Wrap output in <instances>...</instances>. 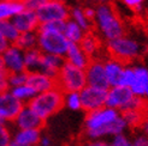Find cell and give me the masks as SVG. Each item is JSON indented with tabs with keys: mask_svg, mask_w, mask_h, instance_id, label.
<instances>
[{
	"mask_svg": "<svg viewBox=\"0 0 148 146\" xmlns=\"http://www.w3.org/2000/svg\"><path fill=\"white\" fill-rule=\"evenodd\" d=\"M127 125L119 112L112 108L102 107L87 113L84 119V133L87 139H105L113 138L127 132Z\"/></svg>",
	"mask_w": 148,
	"mask_h": 146,
	"instance_id": "1",
	"label": "cell"
},
{
	"mask_svg": "<svg viewBox=\"0 0 148 146\" xmlns=\"http://www.w3.org/2000/svg\"><path fill=\"white\" fill-rule=\"evenodd\" d=\"M107 43V53L124 64H130L141 57L147 50V43L143 37L125 31L122 36Z\"/></svg>",
	"mask_w": 148,
	"mask_h": 146,
	"instance_id": "2",
	"label": "cell"
},
{
	"mask_svg": "<svg viewBox=\"0 0 148 146\" xmlns=\"http://www.w3.org/2000/svg\"><path fill=\"white\" fill-rule=\"evenodd\" d=\"M64 22L40 24L38 31V48L42 54L57 55L64 57L70 42L63 35Z\"/></svg>",
	"mask_w": 148,
	"mask_h": 146,
	"instance_id": "3",
	"label": "cell"
},
{
	"mask_svg": "<svg viewBox=\"0 0 148 146\" xmlns=\"http://www.w3.org/2000/svg\"><path fill=\"white\" fill-rule=\"evenodd\" d=\"M93 26L98 36L106 42H110L125 32V25L122 18L110 4H101L95 7Z\"/></svg>",
	"mask_w": 148,
	"mask_h": 146,
	"instance_id": "4",
	"label": "cell"
},
{
	"mask_svg": "<svg viewBox=\"0 0 148 146\" xmlns=\"http://www.w3.org/2000/svg\"><path fill=\"white\" fill-rule=\"evenodd\" d=\"M28 105L40 119L47 121L64 107V92L58 87H54L52 90L36 93Z\"/></svg>",
	"mask_w": 148,
	"mask_h": 146,
	"instance_id": "5",
	"label": "cell"
},
{
	"mask_svg": "<svg viewBox=\"0 0 148 146\" xmlns=\"http://www.w3.org/2000/svg\"><path fill=\"white\" fill-rule=\"evenodd\" d=\"M106 107L122 114L135 109H147V101L135 96L129 87L117 85L108 87L106 93Z\"/></svg>",
	"mask_w": 148,
	"mask_h": 146,
	"instance_id": "6",
	"label": "cell"
},
{
	"mask_svg": "<svg viewBox=\"0 0 148 146\" xmlns=\"http://www.w3.org/2000/svg\"><path fill=\"white\" fill-rule=\"evenodd\" d=\"M56 83L57 87L63 92H79L84 86H87L86 72L83 68H78L73 65L64 62L63 67L56 77Z\"/></svg>",
	"mask_w": 148,
	"mask_h": 146,
	"instance_id": "7",
	"label": "cell"
},
{
	"mask_svg": "<svg viewBox=\"0 0 148 146\" xmlns=\"http://www.w3.org/2000/svg\"><path fill=\"white\" fill-rule=\"evenodd\" d=\"M36 16L39 18L40 24L56 23V22H65L69 19L70 7L65 1L57 0H47L40 9L36 11Z\"/></svg>",
	"mask_w": 148,
	"mask_h": 146,
	"instance_id": "8",
	"label": "cell"
},
{
	"mask_svg": "<svg viewBox=\"0 0 148 146\" xmlns=\"http://www.w3.org/2000/svg\"><path fill=\"white\" fill-rule=\"evenodd\" d=\"M106 93L107 90L98 89L93 86H84L79 91L81 103H82V110L89 113L97 110L106 105Z\"/></svg>",
	"mask_w": 148,
	"mask_h": 146,
	"instance_id": "9",
	"label": "cell"
},
{
	"mask_svg": "<svg viewBox=\"0 0 148 146\" xmlns=\"http://www.w3.org/2000/svg\"><path fill=\"white\" fill-rule=\"evenodd\" d=\"M87 85L98 87V89L108 90V82L106 78L105 68H103V57H97L92 59L88 66L84 68Z\"/></svg>",
	"mask_w": 148,
	"mask_h": 146,
	"instance_id": "10",
	"label": "cell"
},
{
	"mask_svg": "<svg viewBox=\"0 0 148 146\" xmlns=\"http://www.w3.org/2000/svg\"><path fill=\"white\" fill-rule=\"evenodd\" d=\"M0 61L7 73L25 71L24 50L18 48L16 45H9V47L0 54Z\"/></svg>",
	"mask_w": 148,
	"mask_h": 146,
	"instance_id": "11",
	"label": "cell"
},
{
	"mask_svg": "<svg viewBox=\"0 0 148 146\" xmlns=\"http://www.w3.org/2000/svg\"><path fill=\"white\" fill-rule=\"evenodd\" d=\"M128 87L135 96L148 98V66L143 64L132 65V77Z\"/></svg>",
	"mask_w": 148,
	"mask_h": 146,
	"instance_id": "12",
	"label": "cell"
},
{
	"mask_svg": "<svg viewBox=\"0 0 148 146\" xmlns=\"http://www.w3.org/2000/svg\"><path fill=\"white\" fill-rule=\"evenodd\" d=\"M23 105L24 104L14 98L9 90L0 92V121L9 125L12 123Z\"/></svg>",
	"mask_w": 148,
	"mask_h": 146,
	"instance_id": "13",
	"label": "cell"
},
{
	"mask_svg": "<svg viewBox=\"0 0 148 146\" xmlns=\"http://www.w3.org/2000/svg\"><path fill=\"white\" fill-rule=\"evenodd\" d=\"M43 123L45 121L40 119L28 104H25L14 118L12 125L14 129H41Z\"/></svg>",
	"mask_w": 148,
	"mask_h": 146,
	"instance_id": "14",
	"label": "cell"
},
{
	"mask_svg": "<svg viewBox=\"0 0 148 146\" xmlns=\"http://www.w3.org/2000/svg\"><path fill=\"white\" fill-rule=\"evenodd\" d=\"M12 23L17 28V30L21 32H32V31H38L40 26L39 18L36 16V12L30 10H23L18 14H16L12 19Z\"/></svg>",
	"mask_w": 148,
	"mask_h": 146,
	"instance_id": "15",
	"label": "cell"
},
{
	"mask_svg": "<svg viewBox=\"0 0 148 146\" xmlns=\"http://www.w3.org/2000/svg\"><path fill=\"white\" fill-rule=\"evenodd\" d=\"M27 84L30 85L35 90L36 93L45 92V91H48V90H52V89H54V87H57L56 78L49 77L40 71L28 72Z\"/></svg>",
	"mask_w": 148,
	"mask_h": 146,
	"instance_id": "16",
	"label": "cell"
},
{
	"mask_svg": "<svg viewBox=\"0 0 148 146\" xmlns=\"http://www.w3.org/2000/svg\"><path fill=\"white\" fill-rule=\"evenodd\" d=\"M125 65L127 64H124L118 59H116V57H112L110 55L103 57V68H105L106 78H107L110 87L119 85L121 77H122V73H123Z\"/></svg>",
	"mask_w": 148,
	"mask_h": 146,
	"instance_id": "17",
	"label": "cell"
},
{
	"mask_svg": "<svg viewBox=\"0 0 148 146\" xmlns=\"http://www.w3.org/2000/svg\"><path fill=\"white\" fill-rule=\"evenodd\" d=\"M64 60L70 65L84 70L88 66V64L90 62V57L83 52L78 43H70V46L64 55Z\"/></svg>",
	"mask_w": 148,
	"mask_h": 146,
	"instance_id": "18",
	"label": "cell"
},
{
	"mask_svg": "<svg viewBox=\"0 0 148 146\" xmlns=\"http://www.w3.org/2000/svg\"><path fill=\"white\" fill-rule=\"evenodd\" d=\"M79 47L82 48L83 52L92 59H97L100 57L101 54V39L97 34H94L92 31L86 32L83 39L81 40L78 43Z\"/></svg>",
	"mask_w": 148,
	"mask_h": 146,
	"instance_id": "19",
	"label": "cell"
},
{
	"mask_svg": "<svg viewBox=\"0 0 148 146\" xmlns=\"http://www.w3.org/2000/svg\"><path fill=\"white\" fill-rule=\"evenodd\" d=\"M41 134V129H14L12 141L21 146H38Z\"/></svg>",
	"mask_w": 148,
	"mask_h": 146,
	"instance_id": "20",
	"label": "cell"
},
{
	"mask_svg": "<svg viewBox=\"0 0 148 146\" xmlns=\"http://www.w3.org/2000/svg\"><path fill=\"white\" fill-rule=\"evenodd\" d=\"M65 60L62 56H57V55H49V54H43L41 64H40V68L39 71L45 73V74L56 78L58 76L59 71L63 67Z\"/></svg>",
	"mask_w": 148,
	"mask_h": 146,
	"instance_id": "21",
	"label": "cell"
},
{
	"mask_svg": "<svg viewBox=\"0 0 148 146\" xmlns=\"http://www.w3.org/2000/svg\"><path fill=\"white\" fill-rule=\"evenodd\" d=\"M122 118L128 128L130 129H140L142 123L146 121L147 109H135V110H128L122 113Z\"/></svg>",
	"mask_w": 148,
	"mask_h": 146,
	"instance_id": "22",
	"label": "cell"
},
{
	"mask_svg": "<svg viewBox=\"0 0 148 146\" xmlns=\"http://www.w3.org/2000/svg\"><path fill=\"white\" fill-rule=\"evenodd\" d=\"M23 10L24 7L21 0H16V1L0 0V22L11 20L16 14H18Z\"/></svg>",
	"mask_w": 148,
	"mask_h": 146,
	"instance_id": "23",
	"label": "cell"
},
{
	"mask_svg": "<svg viewBox=\"0 0 148 146\" xmlns=\"http://www.w3.org/2000/svg\"><path fill=\"white\" fill-rule=\"evenodd\" d=\"M86 31L83 30L79 25H77L75 22L71 20L70 18L64 22L63 25V35L65 39L68 40L70 43H79L81 40L83 39Z\"/></svg>",
	"mask_w": 148,
	"mask_h": 146,
	"instance_id": "24",
	"label": "cell"
},
{
	"mask_svg": "<svg viewBox=\"0 0 148 146\" xmlns=\"http://www.w3.org/2000/svg\"><path fill=\"white\" fill-rule=\"evenodd\" d=\"M69 18L75 22L77 25H79L86 32L92 31L93 22L86 16V13L83 11V7H81V6H73V7H71Z\"/></svg>",
	"mask_w": 148,
	"mask_h": 146,
	"instance_id": "25",
	"label": "cell"
},
{
	"mask_svg": "<svg viewBox=\"0 0 148 146\" xmlns=\"http://www.w3.org/2000/svg\"><path fill=\"white\" fill-rule=\"evenodd\" d=\"M9 91L12 93V96L18 99L21 103H23L24 105L28 104L34 97H35V90L33 87L29 85V84H23V85H19V86H16V87H11L9 89Z\"/></svg>",
	"mask_w": 148,
	"mask_h": 146,
	"instance_id": "26",
	"label": "cell"
},
{
	"mask_svg": "<svg viewBox=\"0 0 148 146\" xmlns=\"http://www.w3.org/2000/svg\"><path fill=\"white\" fill-rule=\"evenodd\" d=\"M42 53L39 48H33L24 52V65L27 72H34L39 71L40 64L42 59Z\"/></svg>",
	"mask_w": 148,
	"mask_h": 146,
	"instance_id": "27",
	"label": "cell"
},
{
	"mask_svg": "<svg viewBox=\"0 0 148 146\" xmlns=\"http://www.w3.org/2000/svg\"><path fill=\"white\" fill-rule=\"evenodd\" d=\"M22 50H29L33 48H38V34L36 31L32 32H21L17 41L13 43Z\"/></svg>",
	"mask_w": 148,
	"mask_h": 146,
	"instance_id": "28",
	"label": "cell"
},
{
	"mask_svg": "<svg viewBox=\"0 0 148 146\" xmlns=\"http://www.w3.org/2000/svg\"><path fill=\"white\" fill-rule=\"evenodd\" d=\"M0 35L5 39V41L9 45H13L18 39L19 31L12 23V20H3L0 22Z\"/></svg>",
	"mask_w": 148,
	"mask_h": 146,
	"instance_id": "29",
	"label": "cell"
},
{
	"mask_svg": "<svg viewBox=\"0 0 148 146\" xmlns=\"http://www.w3.org/2000/svg\"><path fill=\"white\" fill-rule=\"evenodd\" d=\"M64 107H66L71 112L82 110V103H81L79 92H77V91L64 92Z\"/></svg>",
	"mask_w": 148,
	"mask_h": 146,
	"instance_id": "30",
	"label": "cell"
},
{
	"mask_svg": "<svg viewBox=\"0 0 148 146\" xmlns=\"http://www.w3.org/2000/svg\"><path fill=\"white\" fill-rule=\"evenodd\" d=\"M28 79V72L23 71V72H14V73H9V77H7V83H9V89L11 87H16L19 85H23L27 83Z\"/></svg>",
	"mask_w": 148,
	"mask_h": 146,
	"instance_id": "31",
	"label": "cell"
},
{
	"mask_svg": "<svg viewBox=\"0 0 148 146\" xmlns=\"http://www.w3.org/2000/svg\"><path fill=\"white\" fill-rule=\"evenodd\" d=\"M12 143V130L9 123L0 121V146H10Z\"/></svg>",
	"mask_w": 148,
	"mask_h": 146,
	"instance_id": "32",
	"label": "cell"
},
{
	"mask_svg": "<svg viewBox=\"0 0 148 146\" xmlns=\"http://www.w3.org/2000/svg\"><path fill=\"white\" fill-rule=\"evenodd\" d=\"M111 146H131V137L127 134V132L114 135L110 139Z\"/></svg>",
	"mask_w": 148,
	"mask_h": 146,
	"instance_id": "33",
	"label": "cell"
},
{
	"mask_svg": "<svg viewBox=\"0 0 148 146\" xmlns=\"http://www.w3.org/2000/svg\"><path fill=\"white\" fill-rule=\"evenodd\" d=\"M21 1L23 4V7L25 10L36 12L43 4L47 3V0H21Z\"/></svg>",
	"mask_w": 148,
	"mask_h": 146,
	"instance_id": "34",
	"label": "cell"
},
{
	"mask_svg": "<svg viewBox=\"0 0 148 146\" xmlns=\"http://www.w3.org/2000/svg\"><path fill=\"white\" fill-rule=\"evenodd\" d=\"M131 146H148V135L137 132L131 137Z\"/></svg>",
	"mask_w": 148,
	"mask_h": 146,
	"instance_id": "35",
	"label": "cell"
},
{
	"mask_svg": "<svg viewBox=\"0 0 148 146\" xmlns=\"http://www.w3.org/2000/svg\"><path fill=\"white\" fill-rule=\"evenodd\" d=\"M7 77L9 73L4 68L1 61H0V92H4L9 90V83H7Z\"/></svg>",
	"mask_w": 148,
	"mask_h": 146,
	"instance_id": "36",
	"label": "cell"
},
{
	"mask_svg": "<svg viewBox=\"0 0 148 146\" xmlns=\"http://www.w3.org/2000/svg\"><path fill=\"white\" fill-rule=\"evenodd\" d=\"M78 146H111L110 140L105 139H86Z\"/></svg>",
	"mask_w": 148,
	"mask_h": 146,
	"instance_id": "37",
	"label": "cell"
},
{
	"mask_svg": "<svg viewBox=\"0 0 148 146\" xmlns=\"http://www.w3.org/2000/svg\"><path fill=\"white\" fill-rule=\"evenodd\" d=\"M121 1L125 7H128V9L134 10V11H140L142 9L145 0H121Z\"/></svg>",
	"mask_w": 148,
	"mask_h": 146,
	"instance_id": "38",
	"label": "cell"
},
{
	"mask_svg": "<svg viewBox=\"0 0 148 146\" xmlns=\"http://www.w3.org/2000/svg\"><path fill=\"white\" fill-rule=\"evenodd\" d=\"M38 146H52L51 137L47 135V134H41V138H40V141H39Z\"/></svg>",
	"mask_w": 148,
	"mask_h": 146,
	"instance_id": "39",
	"label": "cell"
},
{
	"mask_svg": "<svg viewBox=\"0 0 148 146\" xmlns=\"http://www.w3.org/2000/svg\"><path fill=\"white\" fill-rule=\"evenodd\" d=\"M83 11H84V13H86V16L93 22L94 16H95V7H93V6H90V5H89V6H86V7H83Z\"/></svg>",
	"mask_w": 148,
	"mask_h": 146,
	"instance_id": "40",
	"label": "cell"
},
{
	"mask_svg": "<svg viewBox=\"0 0 148 146\" xmlns=\"http://www.w3.org/2000/svg\"><path fill=\"white\" fill-rule=\"evenodd\" d=\"M7 47H9V43L5 41V39L1 35H0V54H1Z\"/></svg>",
	"mask_w": 148,
	"mask_h": 146,
	"instance_id": "41",
	"label": "cell"
},
{
	"mask_svg": "<svg viewBox=\"0 0 148 146\" xmlns=\"http://www.w3.org/2000/svg\"><path fill=\"white\" fill-rule=\"evenodd\" d=\"M140 132L143 133V134H146V135H148V118H147L146 121L142 123V126L140 127Z\"/></svg>",
	"mask_w": 148,
	"mask_h": 146,
	"instance_id": "42",
	"label": "cell"
},
{
	"mask_svg": "<svg viewBox=\"0 0 148 146\" xmlns=\"http://www.w3.org/2000/svg\"><path fill=\"white\" fill-rule=\"evenodd\" d=\"M90 1L98 4V5H101V4H108L110 0H90Z\"/></svg>",
	"mask_w": 148,
	"mask_h": 146,
	"instance_id": "43",
	"label": "cell"
},
{
	"mask_svg": "<svg viewBox=\"0 0 148 146\" xmlns=\"http://www.w3.org/2000/svg\"><path fill=\"white\" fill-rule=\"evenodd\" d=\"M10 146H21V145H18V144H16V143H13V141H12V143L10 144Z\"/></svg>",
	"mask_w": 148,
	"mask_h": 146,
	"instance_id": "44",
	"label": "cell"
},
{
	"mask_svg": "<svg viewBox=\"0 0 148 146\" xmlns=\"http://www.w3.org/2000/svg\"><path fill=\"white\" fill-rule=\"evenodd\" d=\"M7 1H16V0H7Z\"/></svg>",
	"mask_w": 148,
	"mask_h": 146,
	"instance_id": "45",
	"label": "cell"
},
{
	"mask_svg": "<svg viewBox=\"0 0 148 146\" xmlns=\"http://www.w3.org/2000/svg\"><path fill=\"white\" fill-rule=\"evenodd\" d=\"M57 1H65V0H57Z\"/></svg>",
	"mask_w": 148,
	"mask_h": 146,
	"instance_id": "46",
	"label": "cell"
}]
</instances>
